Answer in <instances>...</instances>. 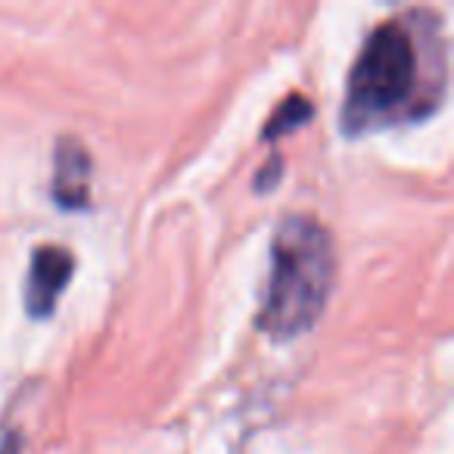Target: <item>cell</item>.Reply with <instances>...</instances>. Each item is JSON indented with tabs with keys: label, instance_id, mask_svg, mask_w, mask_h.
<instances>
[{
	"label": "cell",
	"instance_id": "obj_1",
	"mask_svg": "<svg viewBox=\"0 0 454 454\" xmlns=\"http://www.w3.org/2000/svg\"><path fill=\"white\" fill-rule=\"evenodd\" d=\"M333 240L311 215H290L271 243V280L259 327L274 340L302 336L317 324L333 290Z\"/></svg>",
	"mask_w": 454,
	"mask_h": 454
},
{
	"label": "cell",
	"instance_id": "obj_2",
	"mask_svg": "<svg viewBox=\"0 0 454 454\" xmlns=\"http://www.w3.org/2000/svg\"><path fill=\"white\" fill-rule=\"evenodd\" d=\"M417 84V47L402 22H386L367 38L348 78L342 125L361 131L404 106Z\"/></svg>",
	"mask_w": 454,
	"mask_h": 454
},
{
	"label": "cell",
	"instance_id": "obj_3",
	"mask_svg": "<svg viewBox=\"0 0 454 454\" xmlns=\"http://www.w3.org/2000/svg\"><path fill=\"white\" fill-rule=\"evenodd\" d=\"M72 271H75V259L69 249L63 247H41L35 253L32 265H28L26 280V309L32 317L44 321L57 311V302L63 290L69 286Z\"/></svg>",
	"mask_w": 454,
	"mask_h": 454
},
{
	"label": "cell",
	"instance_id": "obj_4",
	"mask_svg": "<svg viewBox=\"0 0 454 454\" xmlns=\"http://www.w3.org/2000/svg\"><path fill=\"white\" fill-rule=\"evenodd\" d=\"M90 193V156L75 137H63L53 153V196L59 206L82 208Z\"/></svg>",
	"mask_w": 454,
	"mask_h": 454
},
{
	"label": "cell",
	"instance_id": "obj_5",
	"mask_svg": "<svg viewBox=\"0 0 454 454\" xmlns=\"http://www.w3.org/2000/svg\"><path fill=\"white\" fill-rule=\"evenodd\" d=\"M311 115H315V109H311V103L305 100V97H299V94L290 97V100L271 115V121H268V128H265V140H274V137H280V134L296 131V128H302Z\"/></svg>",
	"mask_w": 454,
	"mask_h": 454
},
{
	"label": "cell",
	"instance_id": "obj_6",
	"mask_svg": "<svg viewBox=\"0 0 454 454\" xmlns=\"http://www.w3.org/2000/svg\"><path fill=\"white\" fill-rule=\"evenodd\" d=\"M278 171H280V156H274L271 162H268L265 168L259 171L262 177H255V187H259V190H271L274 181H278Z\"/></svg>",
	"mask_w": 454,
	"mask_h": 454
},
{
	"label": "cell",
	"instance_id": "obj_7",
	"mask_svg": "<svg viewBox=\"0 0 454 454\" xmlns=\"http://www.w3.org/2000/svg\"><path fill=\"white\" fill-rule=\"evenodd\" d=\"M0 454H20V439L4 442V448H0Z\"/></svg>",
	"mask_w": 454,
	"mask_h": 454
}]
</instances>
